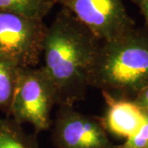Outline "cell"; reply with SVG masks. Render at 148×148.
<instances>
[{"instance_id":"obj_5","label":"cell","mask_w":148,"mask_h":148,"mask_svg":"<svg viewBox=\"0 0 148 148\" xmlns=\"http://www.w3.org/2000/svg\"><path fill=\"white\" fill-rule=\"evenodd\" d=\"M101 42L121 36L135 27L123 0H56Z\"/></svg>"},{"instance_id":"obj_10","label":"cell","mask_w":148,"mask_h":148,"mask_svg":"<svg viewBox=\"0 0 148 148\" xmlns=\"http://www.w3.org/2000/svg\"><path fill=\"white\" fill-rule=\"evenodd\" d=\"M54 4L56 0H0V10L43 20Z\"/></svg>"},{"instance_id":"obj_8","label":"cell","mask_w":148,"mask_h":148,"mask_svg":"<svg viewBox=\"0 0 148 148\" xmlns=\"http://www.w3.org/2000/svg\"><path fill=\"white\" fill-rule=\"evenodd\" d=\"M0 148H38L36 135L27 134L12 119H0Z\"/></svg>"},{"instance_id":"obj_1","label":"cell","mask_w":148,"mask_h":148,"mask_svg":"<svg viewBox=\"0 0 148 148\" xmlns=\"http://www.w3.org/2000/svg\"><path fill=\"white\" fill-rule=\"evenodd\" d=\"M100 42L64 8L47 27L42 67L54 86L57 105L73 106L84 98Z\"/></svg>"},{"instance_id":"obj_2","label":"cell","mask_w":148,"mask_h":148,"mask_svg":"<svg viewBox=\"0 0 148 148\" xmlns=\"http://www.w3.org/2000/svg\"><path fill=\"white\" fill-rule=\"evenodd\" d=\"M90 85L114 97L132 100L147 87V32L134 27L114 39L100 42Z\"/></svg>"},{"instance_id":"obj_11","label":"cell","mask_w":148,"mask_h":148,"mask_svg":"<svg viewBox=\"0 0 148 148\" xmlns=\"http://www.w3.org/2000/svg\"><path fill=\"white\" fill-rule=\"evenodd\" d=\"M138 106L144 110L148 111V86L140 91L133 99Z\"/></svg>"},{"instance_id":"obj_12","label":"cell","mask_w":148,"mask_h":148,"mask_svg":"<svg viewBox=\"0 0 148 148\" xmlns=\"http://www.w3.org/2000/svg\"><path fill=\"white\" fill-rule=\"evenodd\" d=\"M132 1L140 8V11L144 16L148 27V0H132Z\"/></svg>"},{"instance_id":"obj_6","label":"cell","mask_w":148,"mask_h":148,"mask_svg":"<svg viewBox=\"0 0 148 148\" xmlns=\"http://www.w3.org/2000/svg\"><path fill=\"white\" fill-rule=\"evenodd\" d=\"M57 148H114L101 119L86 115L73 106H60L52 131Z\"/></svg>"},{"instance_id":"obj_13","label":"cell","mask_w":148,"mask_h":148,"mask_svg":"<svg viewBox=\"0 0 148 148\" xmlns=\"http://www.w3.org/2000/svg\"><path fill=\"white\" fill-rule=\"evenodd\" d=\"M147 112V122L145 123V127H146V129H147V138H148V111H146Z\"/></svg>"},{"instance_id":"obj_4","label":"cell","mask_w":148,"mask_h":148,"mask_svg":"<svg viewBox=\"0 0 148 148\" xmlns=\"http://www.w3.org/2000/svg\"><path fill=\"white\" fill-rule=\"evenodd\" d=\"M47 27L41 19L0 10V54L21 68L36 67Z\"/></svg>"},{"instance_id":"obj_7","label":"cell","mask_w":148,"mask_h":148,"mask_svg":"<svg viewBox=\"0 0 148 148\" xmlns=\"http://www.w3.org/2000/svg\"><path fill=\"white\" fill-rule=\"evenodd\" d=\"M107 105L101 120L106 132L127 139L139 132L147 122V112L132 99L114 97L102 92Z\"/></svg>"},{"instance_id":"obj_9","label":"cell","mask_w":148,"mask_h":148,"mask_svg":"<svg viewBox=\"0 0 148 148\" xmlns=\"http://www.w3.org/2000/svg\"><path fill=\"white\" fill-rule=\"evenodd\" d=\"M19 67L12 60L0 54V112L8 114Z\"/></svg>"},{"instance_id":"obj_3","label":"cell","mask_w":148,"mask_h":148,"mask_svg":"<svg viewBox=\"0 0 148 148\" xmlns=\"http://www.w3.org/2000/svg\"><path fill=\"white\" fill-rule=\"evenodd\" d=\"M55 105L56 91L42 66L21 68L8 115L21 125L30 123L37 133L51 127Z\"/></svg>"}]
</instances>
